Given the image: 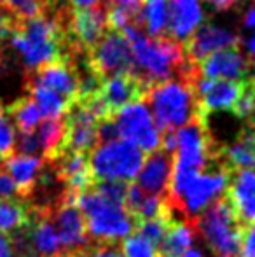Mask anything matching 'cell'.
<instances>
[{"mask_svg":"<svg viewBox=\"0 0 255 257\" xmlns=\"http://www.w3.org/2000/svg\"><path fill=\"white\" fill-rule=\"evenodd\" d=\"M107 4H114V6H119L123 9H126L129 14H131L133 21L136 23V18L140 14V9H142L143 0H105Z\"/></svg>","mask_w":255,"mask_h":257,"instance_id":"obj_32","label":"cell"},{"mask_svg":"<svg viewBox=\"0 0 255 257\" xmlns=\"http://www.w3.org/2000/svg\"><path fill=\"white\" fill-rule=\"evenodd\" d=\"M121 34L128 39L131 46L136 74L142 77L147 88L168 79H175L178 75L185 81H196L197 67L187 61L182 42L168 35L149 37L135 21L126 25Z\"/></svg>","mask_w":255,"mask_h":257,"instance_id":"obj_1","label":"cell"},{"mask_svg":"<svg viewBox=\"0 0 255 257\" xmlns=\"http://www.w3.org/2000/svg\"><path fill=\"white\" fill-rule=\"evenodd\" d=\"M239 257H255V220L243 229Z\"/></svg>","mask_w":255,"mask_h":257,"instance_id":"obj_31","label":"cell"},{"mask_svg":"<svg viewBox=\"0 0 255 257\" xmlns=\"http://www.w3.org/2000/svg\"><path fill=\"white\" fill-rule=\"evenodd\" d=\"M30 84L51 88L70 102H75L79 98V70L72 54L41 65L35 70H28L25 86Z\"/></svg>","mask_w":255,"mask_h":257,"instance_id":"obj_10","label":"cell"},{"mask_svg":"<svg viewBox=\"0 0 255 257\" xmlns=\"http://www.w3.org/2000/svg\"><path fill=\"white\" fill-rule=\"evenodd\" d=\"M0 257H16L13 247V240L7 233L0 231Z\"/></svg>","mask_w":255,"mask_h":257,"instance_id":"obj_33","label":"cell"},{"mask_svg":"<svg viewBox=\"0 0 255 257\" xmlns=\"http://www.w3.org/2000/svg\"><path fill=\"white\" fill-rule=\"evenodd\" d=\"M145 153L124 139L98 142L89 153V166L95 180L117 179L131 182L142 168Z\"/></svg>","mask_w":255,"mask_h":257,"instance_id":"obj_6","label":"cell"},{"mask_svg":"<svg viewBox=\"0 0 255 257\" xmlns=\"http://www.w3.org/2000/svg\"><path fill=\"white\" fill-rule=\"evenodd\" d=\"M225 196L229 198L243 226L255 220V170H232Z\"/></svg>","mask_w":255,"mask_h":257,"instance_id":"obj_16","label":"cell"},{"mask_svg":"<svg viewBox=\"0 0 255 257\" xmlns=\"http://www.w3.org/2000/svg\"><path fill=\"white\" fill-rule=\"evenodd\" d=\"M88 61L102 79L114 74H126V72L136 74L131 46L121 32L107 30L103 37L88 51Z\"/></svg>","mask_w":255,"mask_h":257,"instance_id":"obj_8","label":"cell"},{"mask_svg":"<svg viewBox=\"0 0 255 257\" xmlns=\"http://www.w3.org/2000/svg\"><path fill=\"white\" fill-rule=\"evenodd\" d=\"M28 95L35 100V103L39 105L42 112V117H58V115L67 114L68 107H70V100L67 96L60 95L58 91L46 86L39 84H30L27 86Z\"/></svg>","mask_w":255,"mask_h":257,"instance_id":"obj_23","label":"cell"},{"mask_svg":"<svg viewBox=\"0 0 255 257\" xmlns=\"http://www.w3.org/2000/svg\"><path fill=\"white\" fill-rule=\"evenodd\" d=\"M46 165V159L41 156H28V154H11L2 159L0 168L11 175V179L16 182L20 196L25 201L30 198L35 184L39 180L42 168Z\"/></svg>","mask_w":255,"mask_h":257,"instance_id":"obj_18","label":"cell"},{"mask_svg":"<svg viewBox=\"0 0 255 257\" xmlns=\"http://www.w3.org/2000/svg\"><path fill=\"white\" fill-rule=\"evenodd\" d=\"M72 9H88V7H96L102 4V0H68Z\"/></svg>","mask_w":255,"mask_h":257,"instance_id":"obj_35","label":"cell"},{"mask_svg":"<svg viewBox=\"0 0 255 257\" xmlns=\"http://www.w3.org/2000/svg\"><path fill=\"white\" fill-rule=\"evenodd\" d=\"M194 231L203 236L215 255L239 257L245 226L238 219L225 193L211 201L192 222Z\"/></svg>","mask_w":255,"mask_h":257,"instance_id":"obj_5","label":"cell"},{"mask_svg":"<svg viewBox=\"0 0 255 257\" xmlns=\"http://www.w3.org/2000/svg\"><path fill=\"white\" fill-rule=\"evenodd\" d=\"M204 13L201 0H168V37L184 44L203 25Z\"/></svg>","mask_w":255,"mask_h":257,"instance_id":"obj_17","label":"cell"},{"mask_svg":"<svg viewBox=\"0 0 255 257\" xmlns=\"http://www.w3.org/2000/svg\"><path fill=\"white\" fill-rule=\"evenodd\" d=\"M0 107H2V105H0Z\"/></svg>","mask_w":255,"mask_h":257,"instance_id":"obj_43","label":"cell"},{"mask_svg":"<svg viewBox=\"0 0 255 257\" xmlns=\"http://www.w3.org/2000/svg\"><path fill=\"white\" fill-rule=\"evenodd\" d=\"M112 119L119 139L136 144L145 154L161 147V132L143 98L121 107L117 112H114Z\"/></svg>","mask_w":255,"mask_h":257,"instance_id":"obj_7","label":"cell"},{"mask_svg":"<svg viewBox=\"0 0 255 257\" xmlns=\"http://www.w3.org/2000/svg\"><path fill=\"white\" fill-rule=\"evenodd\" d=\"M48 6H53V4H56V2H60V0H44Z\"/></svg>","mask_w":255,"mask_h":257,"instance_id":"obj_38","label":"cell"},{"mask_svg":"<svg viewBox=\"0 0 255 257\" xmlns=\"http://www.w3.org/2000/svg\"><path fill=\"white\" fill-rule=\"evenodd\" d=\"M231 172L232 170L229 168V165L224 161V156L220 154L196 177H192L177 196L168 198L171 212L192 224L199 212H203L211 201H215L225 193Z\"/></svg>","mask_w":255,"mask_h":257,"instance_id":"obj_4","label":"cell"},{"mask_svg":"<svg viewBox=\"0 0 255 257\" xmlns=\"http://www.w3.org/2000/svg\"><path fill=\"white\" fill-rule=\"evenodd\" d=\"M121 250L124 257H159L156 247L136 231L121 240Z\"/></svg>","mask_w":255,"mask_h":257,"instance_id":"obj_27","label":"cell"},{"mask_svg":"<svg viewBox=\"0 0 255 257\" xmlns=\"http://www.w3.org/2000/svg\"><path fill=\"white\" fill-rule=\"evenodd\" d=\"M2 159H4V158H0V163H2Z\"/></svg>","mask_w":255,"mask_h":257,"instance_id":"obj_42","label":"cell"},{"mask_svg":"<svg viewBox=\"0 0 255 257\" xmlns=\"http://www.w3.org/2000/svg\"><path fill=\"white\" fill-rule=\"evenodd\" d=\"M0 11H2V0H0Z\"/></svg>","mask_w":255,"mask_h":257,"instance_id":"obj_40","label":"cell"},{"mask_svg":"<svg viewBox=\"0 0 255 257\" xmlns=\"http://www.w3.org/2000/svg\"><path fill=\"white\" fill-rule=\"evenodd\" d=\"M143 98L159 132L178 130L197 115V95L194 82L185 79H168L145 89Z\"/></svg>","mask_w":255,"mask_h":257,"instance_id":"obj_2","label":"cell"},{"mask_svg":"<svg viewBox=\"0 0 255 257\" xmlns=\"http://www.w3.org/2000/svg\"><path fill=\"white\" fill-rule=\"evenodd\" d=\"M39 140L42 147V158L46 161H55L67 147V119L63 115L58 117H46V121L39 126Z\"/></svg>","mask_w":255,"mask_h":257,"instance_id":"obj_21","label":"cell"},{"mask_svg":"<svg viewBox=\"0 0 255 257\" xmlns=\"http://www.w3.org/2000/svg\"><path fill=\"white\" fill-rule=\"evenodd\" d=\"M171 168H173V154L166 153L164 149H156L145 154L142 168L136 173V184L147 194L168 198L171 180Z\"/></svg>","mask_w":255,"mask_h":257,"instance_id":"obj_14","label":"cell"},{"mask_svg":"<svg viewBox=\"0 0 255 257\" xmlns=\"http://www.w3.org/2000/svg\"><path fill=\"white\" fill-rule=\"evenodd\" d=\"M196 231L192 224L175 215L166 229V234L156 248L159 257H182L185 250L192 245Z\"/></svg>","mask_w":255,"mask_h":257,"instance_id":"obj_20","label":"cell"},{"mask_svg":"<svg viewBox=\"0 0 255 257\" xmlns=\"http://www.w3.org/2000/svg\"><path fill=\"white\" fill-rule=\"evenodd\" d=\"M107 32L105 6L100 4L88 9H72L67 18V34L72 48L89 51Z\"/></svg>","mask_w":255,"mask_h":257,"instance_id":"obj_11","label":"cell"},{"mask_svg":"<svg viewBox=\"0 0 255 257\" xmlns=\"http://www.w3.org/2000/svg\"><path fill=\"white\" fill-rule=\"evenodd\" d=\"M74 200L84 213L88 234L93 241H121L135 229V222L124 205L103 196L93 186L75 194Z\"/></svg>","mask_w":255,"mask_h":257,"instance_id":"obj_3","label":"cell"},{"mask_svg":"<svg viewBox=\"0 0 255 257\" xmlns=\"http://www.w3.org/2000/svg\"><path fill=\"white\" fill-rule=\"evenodd\" d=\"M0 200H23L20 196L16 182L2 168H0Z\"/></svg>","mask_w":255,"mask_h":257,"instance_id":"obj_30","label":"cell"},{"mask_svg":"<svg viewBox=\"0 0 255 257\" xmlns=\"http://www.w3.org/2000/svg\"><path fill=\"white\" fill-rule=\"evenodd\" d=\"M224 161L231 170H255V121L246 119L234 144L222 147Z\"/></svg>","mask_w":255,"mask_h":257,"instance_id":"obj_19","label":"cell"},{"mask_svg":"<svg viewBox=\"0 0 255 257\" xmlns=\"http://www.w3.org/2000/svg\"><path fill=\"white\" fill-rule=\"evenodd\" d=\"M30 220V203L25 200H0V231L14 233Z\"/></svg>","mask_w":255,"mask_h":257,"instance_id":"obj_25","label":"cell"},{"mask_svg":"<svg viewBox=\"0 0 255 257\" xmlns=\"http://www.w3.org/2000/svg\"><path fill=\"white\" fill-rule=\"evenodd\" d=\"M232 46H239V37L234 32L213 23H206L199 25L196 32L184 42V51L189 63L197 67V63L208 54Z\"/></svg>","mask_w":255,"mask_h":257,"instance_id":"obj_13","label":"cell"},{"mask_svg":"<svg viewBox=\"0 0 255 257\" xmlns=\"http://www.w3.org/2000/svg\"><path fill=\"white\" fill-rule=\"evenodd\" d=\"M213 11H229L238 4V0H204Z\"/></svg>","mask_w":255,"mask_h":257,"instance_id":"obj_34","label":"cell"},{"mask_svg":"<svg viewBox=\"0 0 255 257\" xmlns=\"http://www.w3.org/2000/svg\"><path fill=\"white\" fill-rule=\"evenodd\" d=\"M14 153L28 154V156H41L42 147L41 140H39L37 132H20L16 135V142H14Z\"/></svg>","mask_w":255,"mask_h":257,"instance_id":"obj_29","label":"cell"},{"mask_svg":"<svg viewBox=\"0 0 255 257\" xmlns=\"http://www.w3.org/2000/svg\"><path fill=\"white\" fill-rule=\"evenodd\" d=\"M51 215L60 234L63 257H81L93 240L88 234L84 213L75 203L74 196L70 193L65 194L51 208Z\"/></svg>","mask_w":255,"mask_h":257,"instance_id":"obj_9","label":"cell"},{"mask_svg":"<svg viewBox=\"0 0 255 257\" xmlns=\"http://www.w3.org/2000/svg\"><path fill=\"white\" fill-rule=\"evenodd\" d=\"M0 39H2V37H0ZM0 60H2V48H0Z\"/></svg>","mask_w":255,"mask_h":257,"instance_id":"obj_39","label":"cell"},{"mask_svg":"<svg viewBox=\"0 0 255 257\" xmlns=\"http://www.w3.org/2000/svg\"><path fill=\"white\" fill-rule=\"evenodd\" d=\"M147 86L136 74H114L102 81L98 96L105 103L110 117L114 112H117L121 107H124L129 102L142 100Z\"/></svg>","mask_w":255,"mask_h":257,"instance_id":"obj_15","label":"cell"},{"mask_svg":"<svg viewBox=\"0 0 255 257\" xmlns=\"http://www.w3.org/2000/svg\"><path fill=\"white\" fill-rule=\"evenodd\" d=\"M136 25L149 37H163L168 27V0H143Z\"/></svg>","mask_w":255,"mask_h":257,"instance_id":"obj_22","label":"cell"},{"mask_svg":"<svg viewBox=\"0 0 255 257\" xmlns=\"http://www.w3.org/2000/svg\"><path fill=\"white\" fill-rule=\"evenodd\" d=\"M252 63L241 53L239 46L224 48L208 54L197 63V75L210 79H243L252 77Z\"/></svg>","mask_w":255,"mask_h":257,"instance_id":"obj_12","label":"cell"},{"mask_svg":"<svg viewBox=\"0 0 255 257\" xmlns=\"http://www.w3.org/2000/svg\"><path fill=\"white\" fill-rule=\"evenodd\" d=\"M48 7L44 0H2V11L11 21H25L42 14Z\"/></svg>","mask_w":255,"mask_h":257,"instance_id":"obj_26","label":"cell"},{"mask_svg":"<svg viewBox=\"0 0 255 257\" xmlns=\"http://www.w3.org/2000/svg\"><path fill=\"white\" fill-rule=\"evenodd\" d=\"M215 257H229V255H215Z\"/></svg>","mask_w":255,"mask_h":257,"instance_id":"obj_41","label":"cell"},{"mask_svg":"<svg viewBox=\"0 0 255 257\" xmlns=\"http://www.w3.org/2000/svg\"><path fill=\"white\" fill-rule=\"evenodd\" d=\"M245 27L246 28H253L255 30V7H252V9L246 13L245 16Z\"/></svg>","mask_w":255,"mask_h":257,"instance_id":"obj_36","label":"cell"},{"mask_svg":"<svg viewBox=\"0 0 255 257\" xmlns=\"http://www.w3.org/2000/svg\"><path fill=\"white\" fill-rule=\"evenodd\" d=\"M14 142H16V128L13 119L0 107V158H7L14 153Z\"/></svg>","mask_w":255,"mask_h":257,"instance_id":"obj_28","label":"cell"},{"mask_svg":"<svg viewBox=\"0 0 255 257\" xmlns=\"http://www.w3.org/2000/svg\"><path fill=\"white\" fill-rule=\"evenodd\" d=\"M6 112L14 121L18 132H34V130H37V126L41 124L42 112L30 95L23 96V98L11 103L9 107L6 108Z\"/></svg>","mask_w":255,"mask_h":257,"instance_id":"obj_24","label":"cell"},{"mask_svg":"<svg viewBox=\"0 0 255 257\" xmlns=\"http://www.w3.org/2000/svg\"><path fill=\"white\" fill-rule=\"evenodd\" d=\"M182 257H203V254H201L199 250H196V248H191L189 247L187 250L182 254Z\"/></svg>","mask_w":255,"mask_h":257,"instance_id":"obj_37","label":"cell"}]
</instances>
